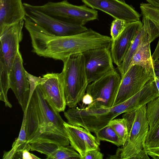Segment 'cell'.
Returning <instances> with one entry per match:
<instances>
[{
  "label": "cell",
  "mask_w": 159,
  "mask_h": 159,
  "mask_svg": "<svg viewBox=\"0 0 159 159\" xmlns=\"http://www.w3.org/2000/svg\"><path fill=\"white\" fill-rule=\"evenodd\" d=\"M148 3L153 6L159 8V0H146Z\"/></svg>",
  "instance_id": "4dcf8cb0"
},
{
  "label": "cell",
  "mask_w": 159,
  "mask_h": 159,
  "mask_svg": "<svg viewBox=\"0 0 159 159\" xmlns=\"http://www.w3.org/2000/svg\"><path fill=\"white\" fill-rule=\"evenodd\" d=\"M111 107L87 108L76 107L70 108L64 114L68 124L82 127L95 133L116 117Z\"/></svg>",
  "instance_id": "8992f818"
},
{
  "label": "cell",
  "mask_w": 159,
  "mask_h": 159,
  "mask_svg": "<svg viewBox=\"0 0 159 159\" xmlns=\"http://www.w3.org/2000/svg\"><path fill=\"white\" fill-rule=\"evenodd\" d=\"M86 6L101 11L127 23L140 20V15L132 7L119 0H81Z\"/></svg>",
  "instance_id": "5bb4252c"
},
{
  "label": "cell",
  "mask_w": 159,
  "mask_h": 159,
  "mask_svg": "<svg viewBox=\"0 0 159 159\" xmlns=\"http://www.w3.org/2000/svg\"><path fill=\"white\" fill-rule=\"evenodd\" d=\"M89 84L96 81L115 69L110 49L98 48L83 53Z\"/></svg>",
  "instance_id": "9c48e42d"
},
{
  "label": "cell",
  "mask_w": 159,
  "mask_h": 159,
  "mask_svg": "<svg viewBox=\"0 0 159 159\" xmlns=\"http://www.w3.org/2000/svg\"><path fill=\"white\" fill-rule=\"evenodd\" d=\"M153 77L148 73L141 66H131L120 83L113 106L117 105L134 95Z\"/></svg>",
  "instance_id": "30bf717a"
},
{
  "label": "cell",
  "mask_w": 159,
  "mask_h": 159,
  "mask_svg": "<svg viewBox=\"0 0 159 159\" xmlns=\"http://www.w3.org/2000/svg\"><path fill=\"white\" fill-rule=\"evenodd\" d=\"M146 114L150 130L159 119V96L147 104Z\"/></svg>",
  "instance_id": "44dd1931"
},
{
  "label": "cell",
  "mask_w": 159,
  "mask_h": 159,
  "mask_svg": "<svg viewBox=\"0 0 159 159\" xmlns=\"http://www.w3.org/2000/svg\"><path fill=\"white\" fill-rule=\"evenodd\" d=\"M43 98L55 111H64L66 105L60 73H48L42 77H36Z\"/></svg>",
  "instance_id": "7c38bea8"
},
{
  "label": "cell",
  "mask_w": 159,
  "mask_h": 159,
  "mask_svg": "<svg viewBox=\"0 0 159 159\" xmlns=\"http://www.w3.org/2000/svg\"><path fill=\"white\" fill-rule=\"evenodd\" d=\"M26 109L24 112L21 129L18 137L13 142L11 150L4 152L3 159H14L19 157L22 151L25 149L30 150L31 144L26 139Z\"/></svg>",
  "instance_id": "d6986e66"
},
{
  "label": "cell",
  "mask_w": 159,
  "mask_h": 159,
  "mask_svg": "<svg viewBox=\"0 0 159 159\" xmlns=\"http://www.w3.org/2000/svg\"></svg>",
  "instance_id": "d6a6232c"
},
{
  "label": "cell",
  "mask_w": 159,
  "mask_h": 159,
  "mask_svg": "<svg viewBox=\"0 0 159 159\" xmlns=\"http://www.w3.org/2000/svg\"><path fill=\"white\" fill-rule=\"evenodd\" d=\"M154 81L158 90L159 94V77L156 76L154 79Z\"/></svg>",
  "instance_id": "1f68e13d"
},
{
  "label": "cell",
  "mask_w": 159,
  "mask_h": 159,
  "mask_svg": "<svg viewBox=\"0 0 159 159\" xmlns=\"http://www.w3.org/2000/svg\"><path fill=\"white\" fill-rule=\"evenodd\" d=\"M149 156L154 159H159V147L146 149Z\"/></svg>",
  "instance_id": "4316f807"
},
{
  "label": "cell",
  "mask_w": 159,
  "mask_h": 159,
  "mask_svg": "<svg viewBox=\"0 0 159 159\" xmlns=\"http://www.w3.org/2000/svg\"><path fill=\"white\" fill-rule=\"evenodd\" d=\"M108 124L115 131L124 144L128 136V128L126 119L123 117L122 118L114 119L111 120Z\"/></svg>",
  "instance_id": "7402d4cb"
},
{
  "label": "cell",
  "mask_w": 159,
  "mask_h": 159,
  "mask_svg": "<svg viewBox=\"0 0 159 159\" xmlns=\"http://www.w3.org/2000/svg\"><path fill=\"white\" fill-rule=\"evenodd\" d=\"M60 73L66 105L69 108L76 107L81 101L89 84L83 53L72 55L63 62Z\"/></svg>",
  "instance_id": "277c9868"
},
{
  "label": "cell",
  "mask_w": 159,
  "mask_h": 159,
  "mask_svg": "<svg viewBox=\"0 0 159 159\" xmlns=\"http://www.w3.org/2000/svg\"><path fill=\"white\" fill-rule=\"evenodd\" d=\"M142 15V28L133 40L121 64L117 67L121 78L130 68L133 56L140 46L145 43H151L159 36V26L157 24L147 16Z\"/></svg>",
  "instance_id": "8fae6325"
},
{
  "label": "cell",
  "mask_w": 159,
  "mask_h": 159,
  "mask_svg": "<svg viewBox=\"0 0 159 159\" xmlns=\"http://www.w3.org/2000/svg\"><path fill=\"white\" fill-rule=\"evenodd\" d=\"M143 25L140 20L127 23L122 32L112 40L110 51L113 63L117 67L121 64L133 40Z\"/></svg>",
  "instance_id": "2e32d148"
},
{
  "label": "cell",
  "mask_w": 159,
  "mask_h": 159,
  "mask_svg": "<svg viewBox=\"0 0 159 159\" xmlns=\"http://www.w3.org/2000/svg\"><path fill=\"white\" fill-rule=\"evenodd\" d=\"M103 154L100 150L93 149L88 151L83 159H102Z\"/></svg>",
  "instance_id": "484cf974"
},
{
  "label": "cell",
  "mask_w": 159,
  "mask_h": 159,
  "mask_svg": "<svg viewBox=\"0 0 159 159\" xmlns=\"http://www.w3.org/2000/svg\"><path fill=\"white\" fill-rule=\"evenodd\" d=\"M93 101V99L92 96L86 93L83 96L81 102H82V106L83 107H86L91 104Z\"/></svg>",
  "instance_id": "f1b7e54d"
},
{
  "label": "cell",
  "mask_w": 159,
  "mask_h": 159,
  "mask_svg": "<svg viewBox=\"0 0 159 159\" xmlns=\"http://www.w3.org/2000/svg\"><path fill=\"white\" fill-rule=\"evenodd\" d=\"M100 140L111 143L117 146H122L124 143L112 127L108 124L95 133Z\"/></svg>",
  "instance_id": "ffe728a7"
},
{
  "label": "cell",
  "mask_w": 159,
  "mask_h": 159,
  "mask_svg": "<svg viewBox=\"0 0 159 159\" xmlns=\"http://www.w3.org/2000/svg\"><path fill=\"white\" fill-rule=\"evenodd\" d=\"M9 85L23 112L28 104L30 87L23 60L19 51L16 57L9 75Z\"/></svg>",
  "instance_id": "4fadbf2b"
},
{
  "label": "cell",
  "mask_w": 159,
  "mask_h": 159,
  "mask_svg": "<svg viewBox=\"0 0 159 159\" xmlns=\"http://www.w3.org/2000/svg\"><path fill=\"white\" fill-rule=\"evenodd\" d=\"M127 23L119 19H115L111 23L110 34L112 40L116 38L125 28Z\"/></svg>",
  "instance_id": "d4e9b609"
},
{
  "label": "cell",
  "mask_w": 159,
  "mask_h": 159,
  "mask_svg": "<svg viewBox=\"0 0 159 159\" xmlns=\"http://www.w3.org/2000/svg\"><path fill=\"white\" fill-rule=\"evenodd\" d=\"M25 24L21 20L6 28L0 33V100L6 107L11 108L8 100L10 89L9 75L14 60L19 51V43L23 39Z\"/></svg>",
  "instance_id": "3957f363"
},
{
  "label": "cell",
  "mask_w": 159,
  "mask_h": 159,
  "mask_svg": "<svg viewBox=\"0 0 159 159\" xmlns=\"http://www.w3.org/2000/svg\"><path fill=\"white\" fill-rule=\"evenodd\" d=\"M26 16L43 30L58 36H69L78 34L88 30L84 25L62 21L33 8L31 4L23 3Z\"/></svg>",
  "instance_id": "ba28073f"
},
{
  "label": "cell",
  "mask_w": 159,
  "mask_h": 159,
  "mask_svg": "<svg viewBox=\"0 0 159 159\" xmlns=\"http://www.w3.org/2000/svg\"><path fill=\"white\" fill-rule=\"evenodd\" d=\"M145 145L146 149L159 147V119L149 130Z\"/></svg>",
  "instance_id": "603a6c76"
},
{
  "label": "cell",
  "mask_w": 159,
  "mask_h": 159,
  "mask_svg": "<svg viewBox=\"0 0 159 159\" xmlns=\"http://www.w3.org/2000/svg\"><path fill=\"white\" fill-rule=\"evenodd\" d=\"M121 80V77L116 69L98 80L89 84L86 93L93 99L87 108H107L113 107Z\"/></svg>",
  "instance_id": "52a82bcc"
},
{
  "label": "cell",
  "mask_w": 159,
  "mask_h": 159,
  "mask_svg": "<svg viewBox=\"0 0 159 159\" xmlns=\"http://www.w3.org/2000/svg\"><path fill=\"white\" fill-rule=\"evenodd\" d=\"M146 105L132 111L124 113L122 117L127 122L128 136L125 143L115 155L108 158L149 159L145 142L149 130Z\"/></svg>",
  "instance_id": "7a4b0ae2"
},
{
  "label": "cell",
  "mask_w": 159,
  "mask_h": 159,
  "mask_svg": "<svg viewBox=\"0 0 159 159\" xmlns=\"http://www.w3.org/2000/svg\"><path fill=\"white\" fill-rule=\"evenodd\" d=\"M26 16L22 0H0V33L9 26L24 20Z\"/></svg>",
  "instance_id": "e0dca14e"
},
{
  "label": "cell",
  "mask_w": 159,
  "mask_h": 159,
  "mask_svg": "<svg viewBox=\"0 0 159 159\" xmlns=\"http://www.w3.org/2000/svg\"><path fill=\"white\" fill-rule=\"evenodd\" d=\"M154 61V69L156 76L159 77V59Z\"/></svg>",
  "instance_id": "f546056e"
},
{
  "label": "cell",
  "mask_w": 159,
  "mask_h": 159,
  "mask_svg": "<svg viewBox=\"0 0 159 159\" xmlns=\"http://www.w3.org/2000/svg\"><path fill=\"white\" fill-rule=\"evenodd\" d=\"M142 15H145L156 22L159 26V8L155 7L149 3L140 4Z\"/></svg>",
  "instance_id": "cb8c5ba5"
},
{
  "label": "cell",
  "mask_w": 159,
  "mask_h": 159,
  "mask_svg": "<svg viewBox=\"0 0 159 159\" xmlns=\"http://www.w3.org/2000/svg\"><path fill=\"white\" fill-rule=\"evenodd\" d=\"M30 150L25 149L22 151L21 153V158L23 159H40L34 154L29 152Z\"/></svg>",
  "instance_id": "83f0119b"
},
{
  "label": "cell",
  "mask_w": 159,
  "mask_h": 159,
  "mask_svg": "<svg viewBox=\"0 0 159 159\" xmlns=\"http://www.w3.org/2000/svg\"><path fill=\"white\" fill-rule=\"evenodd\" d=\"M63 129L70 146L80 154L81 159H83L89 150H100V140L86 129L65 122L63 124Z\"/></svg>",
  "instance_id": "9a60e30c"
},
{
  "label": "cell",
  "mask_w": 159,
  "mask_h": 159,
  "mask_svg": "<svg viewBox=\"0 0 159 159\" xmlns=\"http://www.w3.org/2000/svg\"><path fill=\"white\" fill-rule=\"evenodd\" d=\"M34 8L53 18L69 23L84 25L87 22L97 19L98 12L86 5L77 6L67 0L49 2L42 5H31Z\"/></svg>",
  "instance_id": "5b68a950"
},
{
  "label": "cell",
  "mask_w": 159,
  "mask_h": 159,
  "mask_svg": "<svg viewBox=\"0 0 159 159\" xmlns=\"http://www.w3.org/2000/svg\"><path fill=\"white\" fill-rule=\"evenodd\" d=\"M150 44V43H145L140 46L133 56L130 66L134 65L141 66L154 79L156 76Z\"/></svg>",
  "instance_id": "ac0fdd59"
},
{
  "label": "cell",
  "mask_w": 159,
  "mask_h": 159,
  "mask_svg": "<svg viewBox=\"0 0 159 159\" xmlns=\"http://www.w3.org/2000/svg\"><path fill=\"white\" fill-rule=\"evenodd\" d=\"M30 94L26 108V139L30 144L46 143L68 146L70 144L64 130L59 112L54 110L43 98L36 77L29 80Z\"/></svg>",
  "instance_id": "6da1fadb"
}]
</instances>
